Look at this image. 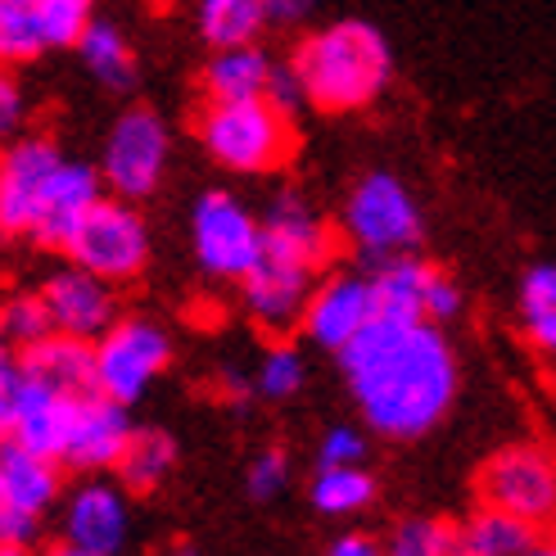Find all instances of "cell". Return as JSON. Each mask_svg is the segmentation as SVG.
Here are the masks:
<instances>
[{
  "label": "cell",
  "instance_id": "cell-28",
  "mask_svg": "<svg viewBox=\"0 0 556 556\" xmlns=\"http://www.w3.org/2000/svg\"><path fill=\"white\" fill-rule=\"evenodd\" d=\"M46 46L41 0H0V68L33 64Z\"/></svg>",
  "mask_w": 556,
  "mask_h": 556
},
{
  "label": "cell",
  "instance_id": "cell-4",
  "mask_svg": "<svg viewBox=\"0 0 556 556\" xmlns=\"http://www.w3.org/2000/svg\"><path fill=\"white\" fill-rule=\"evenodd\" d=\"M340 231L353 244L357 258L380 267L389 258L416 254V244H421V236H426V222H421V204H416V194L407 190L403 177L367 173L349 190Z\"/></svg>",
  "mask_w": 556,
  "mask_h": 556
},
{
  "label": "cell",
  "instance_id": "cell-19",
  "mask_svg": "<svg viewBox=\"0 0 556 556\" xmlns=\"http://www.w3.org/2000/svg\"><path fill=\"white\" fill-rule=\"evenodd\" d=\"M100 194H104L100 168L64 159L60 173H54V181H50V190H46V204H41V217H37L33 240L46 244V249H68L73 231L81 227V217L96 208Z\"/></svg>",
  "mask_w": 556,
  "mask_h": 556
},
{
  "label": "cell",
  "instance_id": "cell-9",
  "mask_svg": "<svg viewBox=\"0 0 556 556\" xmlns=\"http://www.w3.org/2000/svg\"><path fill=\"white\" fill-rule=\"evenodd\" d=\"M476 489H480V503L530 520L534 530L556 525V457L543 448L516 443V448L493 453L480 466Z\"/></svg>",
  "mask_w": 556,
  "mask_h": 556
},
{
  "label": "cell",
  "instance_id": "cell-42",
  "mask_svg": "<svg viewBox=\"0 0 556 556\" xmlns=\"http://www.w3.org/2000/svg\"><path fill=\"white\" fill-rule=\"evenodd\" d=\"M520 556H556V543H534L530 552H520Z\"/></svg>",
  "mask_w": 556,
  "mask_h": 556
},
{
  "label": "cell",
  "instance_id": "cell-32",
  "mask_svg": "<svg viewBox=\"0 0 556 556\" xmlns=\"http://www.w3.org/2000/svg\"><path fill=\"white\" fill-rule=\"evenodd\" d=\"M0 330H5V340H10L18 353H23L27 344L54 336L41 294H37V290H33V294H10L5 303H0Z\"/></svg>",
  "mask_w": 556,
  "mask_h": 556
},
{
  "label": "cell",
  "instance_id": "cell-12",
  "mask_svg": "<svg viewBox=\"0 0 556 556\" xmlns=\"http://www.w3.org/2000/svg\"><path fill=\"white\" fill-rule=\"evenodd\" d=\"M380 317L376 286L363 271H326L308 294V308L299 317V330L326 353H344L363 330Z\"/></svg>",
  "mask_w": 556,
  "mask_h": 556
},
{
  "label": "cell",
  "instance_id": "cell-20",
  "mask_svg": "<svg viewBox=\"0 0 556 556\" xmlns=\"http://www.w3.org/2000/svg\"><path fill=\"white\" fill-rule=\"evenodd\" d=\"M23 363V380L46 384L54 394H68V399H87L96 394V344L77 340V336H46L37 344H27L18 353Z\"/></svg>",
  "mask_w": 556,
  "mask_h": 556
},
{
  "label": "cell",
  "instance_id": "cell-21",
  "mask_svg": "<svg viewBox=\"0 0 556 556\" xmlns=\"http://www.w3.org/2000/svg\"><path fill=\"white\" fill-rule=\"evenodd\" d=\"M539 543V530L503 507L480 503L453 525V556H520Z\"/></svg>",
  "mask_w": 556,
  "mask_h": 556
},
{
  "label": "cell",
  "instance_id": "cell-29",
  "mask_svg": "<svg viewBox=\"0 0 556 556\" xmlns=\"http://www.w3.org/2000/svg\"><path fill=\"white\" fill-rule=\"evenodd\" d=\"M376 497V480L367 466H317L313 480V507L321 516H353Z\"/></svg>",
  "mask_w": 556,
  "mask_h": 556
},
{
  "label": "cell",
  "instance_id": "cell-33",
  "mask_svg": "<svg viewBox=\"0 0 556 556\" xmlns=\"http://www.w3.org/2000/svg\"><path fill=\"white\" fill-rule=\"evenodd\" d=\"M96 5L100 0H41V27L50 46H77L81 33L96 23Z\"/></svg>",
  "mask_w": 556,
  "mask_h": 556
},
{
  "label": "cell",
  "instance_id": "cell-1",
  "mask_svg": "<svg viewBox=\"0 0 556 556\" xmlns=\"http://www.w3.org/2000/svg\"><path fill=\"white\" fill-rule=\"evenodd\" d=\"M340 367L363 421L384 439L430 434L457 399V353L434 321L376 317L344 353Z\"/></svg>",
  "mask_w": 556,
  "mask_h": 556
},
{
  "label": "cell",
  "instance_id": "cell-18",
  "mask_svg": "<svg viewBox=\"0 0 556 556\" xmlns=\"http://www.w3.org/2000/svg\"><path fill=\"white\" fill-rule=\"evenodd\" d=\"M60 466L64 462L5 434L0 439V511L41 520L54 507V497H60Z\"/></svg>",
  "mask_w": 556,
  "mask_h": 556
},
{
  "label": "cell",
  "instance_id": "cell-7",
  "mask_svg": "<svg viewBox=\"0 0 556 556\" xmlns=\"http://www.w3.org/2000/svg\"><path fill=\"white\" fill-rule=\"evenodd\" d=\"M168 154H173L168 127H163L154 109H146V104L123 109L104 136V150H100L104 190L118 194V200H131V204L150 200L163 186V173H168Z\"/></svg>",
  "mask_w": 556,
  "mask_h": 556
},
{
  "label": "cell",
  "instance_id": "cell-11",
  "mask_svg": "<svg viewBox=\"0 0 556 556\" xmlns=\"http://www.w3.org/2000/svg\"><path fill=\"white\" fill-rule=\"evenodd\" d=\"M64 163V150L50 136H18L0 150V236L33 240L46 190Z\"/></svg>",
  "mask_w": 556,
  "mask_h": 556
},
{
  "label": "cell",
  "instance_id": "cell-40",
  "mask_svg": "<svg viewBox=\"0 0 556 556\" xmlns=\"http://www.w3.org/2000/svg\"><path fill=\"white\" fill-rule=\"evenodd\" d=\"M326 556H389V552H384V543H380V539L357 534V530H353V534H340L336 543H330V547H326Z\"/></svg>",
  "mask_w": 556,
  "mask_h": 556
},
{
  "label": "cell",
  "instance_id": "cell-36",
  "mask_svg": "<svg viewBox=\"0 0 556 556\" xmlns=\"http://www.w3.org/2000/svg\"><path fill=\"white\" fill-rule=\"evenodd\" d=\"M23 123H27V91L14 77V68H0V150L18 141Z\"/></svg>",
  "mask_w": 556,
  "mask_h": 556
},
{
  "label": "cell",
  "instance_id": "cell-10",
  "mask_svg": "<svg viewBox=\"0 0 556 556\" xmlns=\"http://www.w3.org/2000/svg\"><path fill=\"white\" fill-rule=\"evenodd\" d=\"M371 286H376V308L389 321H453L466 308V294L453 281L448 271H439L434 263L403 254V258H389L371 271Z\"/></svg>",
  "mask_w": 556,
  "mask_h": 556
},
{
  "label": "cell",
  "instance_id": "cell-41",
  "mask_svg": "<svg viewBox=\"0 0 556 556\" xmlns=\"http://www.w3.org/2000/svg\"><path fill=\"white\" fill-rule=\"evenodd\" d=\"M46 556H100V552H87V547H73V543H60V547H50Z\"/></svg>",
  "mask_w": 556,
  "mask_h": 556
},
{
  "label": "cell",
  "instance_id": "cell-44",
  "mask_svg": "<svg viewBox=\"0 0 556 556\" xmlns=\"http://www.w3.org/2000/svg\"><path fill=\"white\" fill-rule=\"evenodd\" d=\"M173 556H194V552H190V547H181V552H173Z\"/></svg>",
  "mask_w": 556,
  "mask_h": 556
},
{
  "label": "cell",
  "instance_id": "cell-2",
  "mask_svg": "<svg viewBox=\"0 0 556 556\" xmlns=\"http://www.w3.org/2000/svg\"><path fill=\"white\" fill-rule=\"evenodd\" d=\"M294 73L303 96L321 114H357L371 109L394 81V50L367 18H340L308 33L294 50Z\"/></svg>",
  "mask_w": 556,
  "mask_h": 556
},
{
  "label": "cell",
  "instance_id": "cell-38",
  "mask_svg": "<svg viewBox=\"0 0 556 556\" xmlns=\"http://www.w3.org/2000/svg\"><path fill=\"white\" fill-rule=\"evenodd\" d=\"M267 100H271V104H281L286 114H294L299 104H308V96H303V81H299L294 64H276L271 87H267Z\"/></svg>",
  "mask_w": 556,
  "mask_h": 556
},
{
  "label": "cell",
  "instance_id": "cell-3",
  "mask_svg": "<svg viewBox=\"0 0 556 556\" xmlns=\"http://www.w3.org/2000/svg\"><path fill=\"white\" fill-rule=\"evenodd\" d=\"M200 146L213 163L240 177L281 173L294 159V123L281 104L258 100H208L200 114Z\"/></svg>",
  "mask_w": 556,
  "mask_h": 556
},
{
  "label": "cell",
  "instance_id": "cell-24",
  "mask_svg": "<svg viewBox=\"0 0 556 556\" xmlns=\"http://www.w3.org/2000/svg\"><path fill=\"white\" fill-rule=\"evenodd\" d=\"M73 50L81 54V64H87V73L100 81L104 91H131L136 87V54H131L127 37L114 23L96 18Z\"/></svg>",
  "mask_w": 556,
  "mask_h": 556
},
{
  "label": "cell",
  "instance_id": "cell-27",
  "mask_svg": "<svg viewBox=\"0 0 556 556\" xmlns=\"http://www.w3.org/2000/svg\"><path fill=\"white\" fill-rule=\"evenodd\" d=\"M267 23L271 18L263 0H200V37L213 50L254 46Z\"/></svg>",
  "mask_w": 556,
  "mask_h": 556
},
{
  "label": "cell",
  "instance_id": "cell-8",
  "mask_svg": "<svg viewBox=\"0 0 556 556\" xmlns=\"http://www.w3.org/2000/svg\"><path fill=\"white\" fill-rule=\"evenodd\" d=\"M173 336L154 317H118L96 340V384L100 394L131 407L146 399V389L168 371Z\"/></svg>",
  "mask_w": 556,
  "mask_h": 556
},
{
  "label": "cell",
  "instance_id": "cell-6",
  "mask_svg": "<svg viewBox=\"0 0 556 556\" xmlns=\"http://www.w3.org/2000/svg\"><path fill=\"white\" fill-rule=\"evenodd\" d=\"M190 244L200 263L217 281H244L263 258V217L240 204L231 190H204L190 208Z\"/></svg>",
  "mask_w": 556,
  "mask_h": 556
},
{
  "label": "cell",
  "instance_id": "cell-37",
  "mask_svg": "<svg viewBox=\"0 0 556 556\" xmlns=\"http://www.w3.org/2000/svg\"><path fill=\"white\" fill-rule=\"evenodd\" d=\"M367 462V439L353 426H336L321 439V462L317 466H363Z\"/></svg>",
  "mask_w": 556,
  "mask_h": 556
},
{
  "label": "cell",
  "instance_id": "cell-31",
  "mask_svg": "<svg viewBox=\"0 0 556 556\" xmlns=\"http://www.w3.org/2000/svg\"><path fill=\"white\" fill-rule=\"evenodd\" d=\"M389 556H453V525L439 516H407L384 539Z\"/></svg>",
  "mask_w": 556,
  "mask_h": 556
},
{
  "label": "cell",
  "instance_id": "cell-14",
  "mask_svg": "<svg viewBox=\"0 0 556 556\" xmlns=\"http://www.w3.org/2000/svg\"><path fill=\"white\" fill-rule=\"evenodd\" d=\"M317 286V271L299 267L290 258H276V254H263L254 263V271L240 281L244 290V313L254 317V326H263L267 336L281 340L286 330L299 326L303 308H308V294Z\"/></svg>",
  "mask_w": 556,
  "mask_h": 556
},
{
  "label": "cell",
  "instance_id": "cell-35",
  "mask_svg": "<svg viewBox=\"0 0 556 556\" xmlns=\"http://www.w3.org/2000/svg\"><path fill=\"white\" fill-rule=\"evenodd\" d=\"M18 399H23V363H18V349L0 330V439L14 434Z\"/></svg>",
  "mask_w": 556,
  "mask_h": 556
},
{
  "label": "cell",
  "instance_id": "cell-13",
  "mask_svg": "<svg viewBox=\"0 0 556 556\" xmlns=\"http://www.w3.org/2000/svg\"><path fill=\"white\" fill-rule=\"evenodd\" d=\"M37 294H41L46 313H50V326L60 330V336H77V340L96 344L104 330L118 321V294H114V286H109L104 276L77 267V263L50 271Z\"/></svg>",
  "mask_w": 556,
  "mask_h": 556
},
{
  "label": "cell",
  "instance_id": "cell-17",
  "mask_svg": "<svg viewBox=\"0 0 556 556\" xmlns=\"http://www.w3.org/2000/svg\"><path fill=\"white\" fill-rule=\"evenodd\" d=\"M131 539V507L127 489L118 484H81L64 507V543L87 547L100 556H118Z\"/></svg>",
  "mask_w": 556,
  "mask_h": 556
},
{
  "label": "cell",
  "instance_id": "cell-30",
  "mask_svg": "<svg viewBox=\"0 0 556 556\" xmlns=\"http://www.w3.org/2000/svg\"><path fill=\"white\" fill-rule=\"evenodd\" d=\"M303 380H308V367H303V353L290 340H276L271 349H263L258 367H254V394L267 403H286L294 399Z\"/></svg>",
  "mask_w": 556,
  "mask_h": 556
},
{
  "label": "cell",
  "instance_id": "cell-16",
  "mask_svg": "<svg viewBox=\"0 0 556 556\" xmlns=\"http://www.w3.org/2000/svg\"><path fill=\"white\" fill-rule=\"evenodd\" d=\"M131 416L123 403H114L109 394H87L73 403V421H68V439H64V466L73 470H87V476H96V470H114L118 457L127 453L131 443Z\"/></svg>",
  "mask_w": 556,
  "mask_h": 556
},
{
  "label": "cell",
  "instance_id": "cell-25",
  "mask_svg": "<svg viewBox=\"0 0 556 556\" xmlns=\"http://www.w3.org/2000/svg\"><path fill=\"white\" fill-rule=\"evenodd\" d=\"M516 313H520V336L543 357H556V263H539L520 276Z\"/></svg>",
  "mask_w": 556,
  "mask_h": 556
},
{
  "label": "cell",
  "instance_id": "cell-39",
  "mask_svg": "<svg viewBox=\"0 0 556 556\" xmlns=\"http://www.w3.org/2000/svg\"><path fill=\"white\" fill-rule=\"evenodd\" d=\"M263 5H267V18H271L276 27H294V23H303V18H313L317 0H263Z\"/></svg>",
  "mask_w": 556,
  "mask_h": 556
},
{
  "label": "cell",
  "instance_id": "cell-22",
  "mask_svg": "<svg viewBox=\"0 0 556 556\" xmlns=\"http://www.w3.org/2000/svg\"><path fill=\"white\" fill-rule=\"evenodd\" d=\"M73 403L77 399L23 380V399H18V416H14V439L60 462L64 457V439H68V421H73Z\"/></svg>",
  "mask_w": 556,
  "mask_h": 556
},
{
  "label": "cell",
  "instance_id": "cell-43",
  "mask_svg": "<svg viewBox=\"0 0 556 556\" xmlns=\"http://www.w3.org/2000/svg\"><path fill=\"white\" fill-rule=\"evenodd\" d=\"M0 556H27L23 547H14V543H0Z\"/></svg>",
  "mask_w": 556,
  "mask_h": 556
},
{
  "label": "cell",
  "instance_id": "cell-15",
  "mask_svg": "<svg viewBox=\"0 0 556 556\" xmlns=\"http://www.w3.org/2000/svg\"><path fill=\"white\" fill-rule=\"evenodd\" d=\"M263 254L290 258L321 276V267L336 254V227L299 190H281L271 194V204L263 213Z\"/></svg>",
  "mask_w": 556,
  "mask_h": 556
},
{
  "label": "cell",
  "instance_id": "cell-23",
  "mask_svg": "<svg viewBox=\"0 0 556 556\" xmlns=\"http://www.w3.org/2000/svg\"><path fill=\"white\" fill-rule=\"evenodd\" d=\"M276 64L258 46H231L213 50V60L204 64V96L208 100H258L271 87Z\"/></svg>",
  "mask_w": 556,
  "mask_h": 556
},
{
  "label": "cell",
  "instance_id": "cell-5",
  "mask_svg": "<svg viewBox=\"0 0 556 556\" xmlns=\"http://www.w3.org/2000/svg\"><path fill=\"white\" fill-rule=\"evenodd\" d=\"M64 254L77 267L104 276L109 286H123V281H136L150 263V227L131 200L100 194L96 208L81 217V227L73 231Z\"/></svg>",
  "mask_w": 556,
  "mask_h": 556
},
{
  "label": "cell",
  "instance_id": "cell-26",
  "mask_svg": "<svg viewBox=\"0 0 556 556\" xmlns=\"http://www.w3.org/2000/svg\"><path fill=\"white\" fill-rule=\"evenodd\" d=\"M173 466H177V439L150 426V430H131V443L114 470L127 493H150L173 476Z\"/></svg>",
  "mask_w": 556,
  "mask_h": 556
},
{
  "label": "cell",
  "instance_id": "cell-34",
  "mask_svg": "<svg viewBox=\"0 0 556 556\" xmlns=\"http://www.w3.org/2000/svg\"><path fill=\"white\" fill-rule=\"evenodd\" d=\"M286 484H290V457H286V448H263L254 462H249V470H244V489H249L254 503H271V497L281 493Z\"/></svg>",
  "mask_w": 556,
  "mask_h": 556
}]
</instances>
